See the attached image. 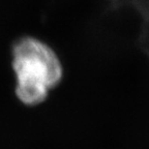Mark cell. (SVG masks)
<instances>
[{
  "instance_id": "6da1fadb",
  "label": "cell",
  "mask_w": 149,
  "mask_h": 149,
  "mask_svg": "<svg viewBox=\"0 0 149 149\" xmlns=\"http://www.w3.org/2000/svg\"><path fill=\"white\" fill-rule=\"evenodd\" d=\"M13 68L17 77V96L29 106L44 102L63 74L58 56L34 37H23L15 44Z\"/></svg>"
}]
</instances>
